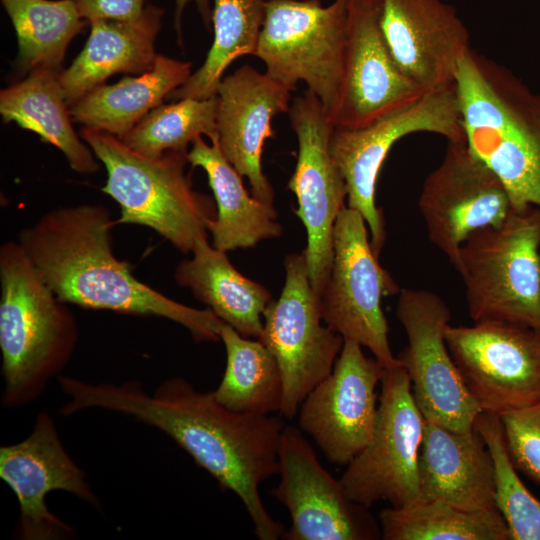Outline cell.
<instances>
[{
	"label": "cell",
	"mask_w": 540,
	"mask_h": 540,
	"mask_svg": "<svg viewBox=\"0 0 540 540\" xmlns=\"http://www.w3.org/2000/svg\"><path fill=\"white\" fill-rule=\"evenodd\" d=\"M348 0H266L254 54L265 72L296 90L301 81L323 104L329 118L340 97L346 46Z\"/></svg>",
	"instance_id": "obj_7"
},
{
	"label": "cell",
	"mask_w": 540,
	"mask_h": 540,
	"mask_svg": "<svg viewBox=\"0 0 540 540\" xmlns=\"http://www.w3.org/2000/svg\"><path fill=\"white\" fill-rule=\"evenodd\" d=\"M116 225L107 208L82 204L54 209L19 234L41 279L63 303L85 309L158 316L185 327L196 341L220 340L210 309L179 303L138 280L112 251Z\"/></svg>",
	"instance_id": "obj_2"
},
{
	"label": "cell",
	"mask_w": 540,
	"mask_h": 540,
	"mask_svg": "<svg viewBox=\"0 0 540 540\" xmlns=\"http://www.w3.org/2000/svg\"><path fill=\"white\" fill-rule=\"evenodd\" d=\"M217 95L184 98L161 104L147 113L120 140L134 151L157 158L168 151L188 153L199 136L216 135Z\"/></svg>",
	"instance_id": "obj_32"
},
{
	"label": "cell",
	"mask_w": 540,
	"mask_h": 540,
	"mask_svg": "<svg viewBox=\"0 0 540 540\" xmlns=\"http://www.w3.org/2000/svg\"><path fill=\"white\" fill-rule=\"evenodd\" d=\"M455 89L469 150L504 184L512 208H540V91L471 49Z\"/></svg>",
	"instance_id": "obj_3"
},
{
	"label": "cell",
	"mask_w": 540,
	"mask_h": 540,
	"mask_svg": "<svg viewBox=\"0 0 540 540\" xmlns=\"http://www.w3.org/2000/svg\"><path fill=\"white\" fill-rule=\"evenodd\" d=\"M291 90L250 65L224 76L216 91L217 143L225 158L246 177L256 198L273 204L274 191L262 169L273 118L288 113Z\"/></svg>",
	"instance_id": "obj_21"
},
{
	"label": "cell",
	"mask_w": 540,
	"mask_h": 540,
	"mask_svg": "<svg viewBox=\"0 0 540 540\" xmlns=\"http://www.w3.org/2000/svg\"><path fill=\"white\" fill-rule=\"evenodd\" d=\"M298 141L288 189L296 196L295 214L307 232L303 250L313 290L321 298L333 261V230L346 206L345 180L330 152L334 126L318 97L309 90L293 98L288 111Z\"/></svg>",
	"instance_id": "obj_13"
},
{
	"label": "cell",
	"mask_w": 540,
	"mask_h": 540,
	"mask_svg": "<svg viewBox=\"0 0 540 540\" xmlns=\"http://www.w3.org/2000/svg\"><path fill=\"white\" fill-rule=\"evenodd\" d=\"M380 24L400 70L424 93L455 84L469 45L456 9L443 0H380Z\"/></svg>",
	"instance_id": "obj_20"
},
{
	"label": "cell",
	"mask_w": 540,
	"mask_h": 540,
	"mask_svg": "<svg viewBox=\"0 0 540 540\" xmlns=\"http://www.w3.org/2000/svg\"><path fill=\"white\" fill-rule=\"evenodd\" d=\"M79 135L106 168L102 191L120 205L116 224L147 226L183 253L207 237L217 211L209 196L193 189L185 173L187 153L150 158L103 131L84 127Z\"/></svg>",
	"instance_id": "obj_5"
},
{
	"label": "cell",
	"mask_w": 540,
	"mask_h": 540,
	"mask_svg": "<svg viewBox=\"0 0 540 540\" xmlns=\"http://www.w3.org/2000/svg\"><path fill=\"white\" fill-rule=\"evenodd\" d=\"M79 14L90 22L95 20H133L144 8L145 0H74Z\"/></svg>",
	"instance_id": "obj_35"
},
{
	"label": "cell",
	"mask_w": 540,
	"mask_h": 540,
	"mask_svg": "<svg viewBox=\"0 0 540 540\" xmlns=\"http://www.w3.org/2000/svg\"><path fill=\"white\" fill-rule=\"evenodd\" d=\"M380 383L372 439L350 461L339 482L350 499L366 508L379 500L407 507L422 501L418 464L424 417L399 362L386 368Z\"/></svg>",
	"instance_id": "obj_9"
},
{
	"label": "cell",
	"mask_w": 540,
	"mask_h": 540,
	"mask_svg": "<svg viewBox=\"0 0 540 540\" xmlns=\"http://www.w3.org/2000/svg\"><path fill=\"white\" fill-rule=\"evenodd\" d=\"M385 370L359 343L344 339L332 372L302 402L299 426L331 463L347 466L372 439Z\"/></svg>",
	"instance_id": "obj_18"
},
{
	"label": "cell",
	"mask_w": 540,
	"mask_h": 540,
	"mask_svg": "<svg viewBox=\"0 0 540 540\" xmlns=\"http://www.w3.org/2000/svg\"><path fill=\"white\" fill-rule=\"evenodd\" d=\"M474 427L492 456L495 505L504 518L510 540H540V500L517 474L506 447L500 416L481 412Z\"/></svg>",
	"instance_id": "obj_33"
},
{
	"label": "cell",
	"mask_w": 540,
	"mask_h": 540,
	"mask_svg": "<svg viewBox=\"0 0 540 540\" xmlns=\"http://www.w3.org/2000/svg\"><path fill=\"white\" fill-rule=\"evenodd\" d=\"M474 322L501 320L540 333V208H512L497 226L472 233L458 264Z\"/></svg>",
	"instance_id": "obj_6"
},
{
	"label": "cell",
	"mask_w": 540,
	"mask_h": 540,
	"mask_svg": "<svg viewBox=\"0 0 540 540\" xmlns=\"http://www.w3.org/2000/svg\"><path fill=\"white\" fill-rule=\"evenodd\" d=\"M280 482L271 494L289 511L286 540H377L380 524L350 499L320 464L302 432L285 426L279 445Z\"/></svg>",
	"instance_id": "obj_17"
},
{
	"label": "cell",
	"mask_w": 540,
	"mask_h": 540,
	"mask_svg": "<svg viewBox=\"0 0 540 540\" xmlns=\"http://www.w3.org/2000/svg\"><path fill=\"white\" fill-rule=\"evenodd\" d=\"M284 266L283 289L265 309L258 339L278 363L283 381L280 413L291 419L332 372L344 338L321 323V299L312 288L304 252L286 256Z\"/></svg>",
	"instance_id": "obj_11"
},
{
	"label": "cell",
	"mask_w": 540,
	"mask_h": 540,
	"mask_svg": "<svg viewBox=\"0 0 540 540\" xmlns=\"http://www.w3.org/2000/svg\"><path fill=\"white\" fill-rule=\"evenodd\" d=\"M379 524L384 540H510L498 509L470 511L440 500L383 509Z\"/></svg>",
	"instance_id": "obj_31"
},
{
	"label": "cell",
	"mask_w": 540,
	"mask_h": 540,
	"mask_svg": "<svg viewBox=\"0 0 540 540\" xmlns=\"http://www.w3.org/2000/svg\"><path fill=\"white\" fill-rule=\"evenodd\" d=\"M418 466L422 500L470 511L497 509L492 456L475 427L460 432L424 418Z\"/></svg>",
	"instance_id": "obj_22"
},
{
	"label": "cell",
	"mask_w": 540,
	"mask_h": 540,
	"mask_svg": "<svg viewBox=\"0 0 540 540\" xmlns=\"http://www.w3.org/2000/svg\"><path fill=\"white\" fill-rule=\"evenodd\" d=\"M333 1V0H332Z\"/></svg>",
	"instance_id": "obj_37"
},
{
	"label": "cell",
	"mask_w": 540,
	"mask_h": 540,
	"mask_svg": "<svg viewBox=\"0 0 540 540\" xmlns=\"http://www.w3.org/2000/svg\"><path fill=\"white\" fill-rule=\"evenodd\" d=\"M16 32L15 71L23 78L45 68L61 72L72 39L89 22L74 0H1Z\"/></svg>",
	"instance_id": "obj_29"
},
{
	"label": "cell",
	"mask_w": 540,
	"mask_h": 540,
	"mask_svg": "<svg viewBox=\"0 0 540 540\" xmlns=\"http://www.w3.org/2000/svg\"><path fill=\"white\" fill-rule=\"evenodd\" d=\"M192 254L177 265L176 282L188 288L239 334L258 339L263 328V313L272 301L270 292L242 275L226 252L211 246L207 237L196 241Z\"/></svg>",
	"instance_id": "obj_25"
},
{
	"label": "cell",
	"mask_w": 540,
	"mask_h": 540,
	"mask_svg": "<svg viewBox=\"0 0 540 540\" xmlns=\"http://www.w3.org/2000/svg\"><path fill=\"white\" fill-rule=\"evenodd\" d=\"M0 348L8 408L35 401L78 341L72 313L41 279L19 242L0 247Z\"/></svg>",
	"instance_id": "obj_4"
},
{
	"label": "cell",
	"mask_w": 540,
	"mask_h": 540,
	"mask_svg": "<svg viewBox=\"0 0 540 540\" xmlns=\"http://www.w3.org/2000/svg\"><path fill=\"white\" fill-rule=\"evenodd\" d=\"M418 207L428 239L456 267L465 240L500 225L512 204L504 184L465 141H447L442 161L423 183Z\"/></svg>",
	"instance_id": "obj_16"
},
{
	"label": "cell",
	"mask_w": 540,
	"mask_h": 540,
	"mask_svg": "<svg viewBox=\"0 0 540 540\" xmlns=\"http://www.w3.org/2000/svg\"><path fill=\"white\" fill-rule=\"evenodd\" d=\"M445 332L461 378L482 412L502 415L540 402V333L501 320Z\"/></svg>",
	"instance_id": "obj_12"
},
{
	"label": "cell",
	"mask_w": 540,
	"mask_h": 540,
	"mask_svg": "<svg viewBox=\"0 0 540 540\" xmlns=\"http://www.w3.org/2000/svg\"><path fill=\"white\" fill-rule=\"evenodd\" d=\"M191 74L190 62L158 54L149 71L86 94L69 108L72 120L121 139Z\"/></svg>",
	"instance_id": "obj_26"
},
{
	"label": "cell",
	"mask_w": 540,
	"mask_h": 540,
	"mask_svg": "<svg viewBox=\"0 0 540 540\" xmlns=\"http://www.w3.org/2000/svg\"><path fill=\"white\" fill-rule=\"evenodd\" d=\"M0 477L18 499L16 532L20 540L76 537L75 528L47 507L46 497L52 491L72 493L101 510L86 474L66 451L54 419L46 411L36 416L27 438L0 447Z\"/></svg>",
	"instance_id": "obj_15"
},
{
	"label": "cell",
	"mask_w": 540,
	"mask_h": 540,
	"mask_svg": "<svg viewBox=\"0 0 540 540\" xmlns=\"http://www.w3.org/2000/svg\"><path fill=\"white\" fill-rule=\"evenodd\" d=\"M380 0H348L343 81L335 128L365 127L424 94L398 67L382 33Z\"/></svg>",
	"instance_id": "obj_19"
},
{
	"label": "cell",
	"mask_w": 540,
	"mask_h": 540,
	"mask_svg": "<svg viewBox=\"0 0 540 540\" xmlns=\"http://www.w3.org/2000/svg\"><path fill=\"white\" fill-rule=\"evenodd\" d=\"M363 216L345 206L333 230V261L321 295L326 325L344 339L368 348L385 368L398 363L388 339L382 309L385 296L400 292L390 273L378 262Z\"/></svg>",
	"instance_id": "obj_10"
},
{
	"label": "cell",
	"mask_w": 540,
	"mask_h": 540,
	"mask_svg": "<svg viewBox=\"0 0 540 540\" xmlns=\"http://www.w3.org/2000/svg\"><path fill=\"white\" fill-rule=\"evenodd\" d=\"M219 336L226 349V368L213 391L216 399L236 412L259 415L280 412L282 375L269 349L259 339L249 340L224 322Z\"/></svg>",
	"instance_id": "obj_28"
},
{
	"label": "cell",
	"mask_w": 540,
	"mask_h": 540,
	"mask_svg": "<svg viewBox=\"0 0 540 540\" xmlns=\"http://www.w3.org/2000/svg\"><path fill=\"white\" fill-rule=\"evenodd\" d=\"M266 0H212L213 42L203 64L166 99H207L216 95L227 68L254 56L265 18Z\"/></svg>",
	"instance_id": "obj_30"
},
{
	"label": "cell",
	"mask_w": 540,
	"mask_h": 540,
	"mask_svg": "<svg viewBox=\"0 0 540 540\" xmlns=\"http://www.w3.org/2000/svg\"><path fill=\"white\" fill-rule=\"evenodd\" d=\"M419 132L435 133L447 141H465L455 84L428 92L365 127L334 128L331 135L330 152L346 183L347 207L363 216L377 257L385 241L384 217L375 200L379 172L392 146Z\"/></svg>",
	"instance_id": "obj_8"
},
{
	"label": "cell",
	"mask_w": 540,
	"mask_h": 540,
	"mask_svg": "<svg viewBox=\"0 0 540 540\" xmlns=\"http://www.w3.org/2000/svg\"><path fill=\"white\" fill-rule=\"evenodd\" d=\"M59 75V71L40 68L2 89L0 113L5 123L14 122L58 148L74 171L92 174L99 163L73 129Z\"/></svg>",
	"instance_id": "obj_27"
},
{
	"label": "cell",
	"mask_w": 540,
	"mask_h": 540,
	"mask_svg": "<svg viewBox=\"0 0 540 540\" xmlns=\"http://www.w3.org/2000/svg\"><path fill=\"white\" fill-rule=\"evenodd\" d=\"M396 317L408 345L398 355L406 370L414 400L423 417L455 431L474 429L482 412L466 388L449 352L445 332L451 312L434 292L402 288Z\"/></svg>",
	"instance_id": "obj_14"
},
{
	"label": "cell",
	"mask_w": 540,
	"mask_h": 540,
	"mask_svg": "<svg viewBox=\"0 0 540 540\" xmlns=\"http://www.w3.org/2000/svg\"><path fill=\"white\" fill-rule=\"evenodd\" d=\"M211 144L197 137L187 153L193 167H201L207 174L217 213L208 222L207 230L213 246L227 252L254 247L258 242L279 237L282 226L273 204L266 203L249 192L242 176L225 158L217 143V133Z\"/></svg>",
	"instance_id": "obj_24"
},
{
	"label": "cell",
	"mask_w": 540,
	"mask_h": 540,
	"mask_svg": "<svg viewBox=\"0 0 540 540\" xmlns=\"http://www.w3.org/2000/svg\"><path fill=\"white\" fill-rule=\"evenodd\" d=\"M165 10L147 4L133 20H95L85 46L59 80L68 107L105 84L116 73L139 75L149 71L158 54L155 41Z\"/></svg>",
	"instance_id": "obj_23"
},
{
	"label": "cell",
	"mask_w": 540,
	"mask_h": 540,
	"mask_svg": "<svg viewBox=\"0 0 540 540\" xmlns=\"http://www.w3.org/2000/svg\"><path fill=\"white\" fill-rule=\"evenodd\" d=\"M174 29L177 33L178 43L182 45V19L183 13L187 5L193 3L205 26V29L210 31L212 28V2L211 0H174Z\"/></svg>",
	"instance_id": "obj_36"
},
{
	"label": "cell",
	"mask_w": 540,
	"mask_h": 540,
	"mask_svg": "<svg viewBox=\"0 0 540 540\" xmlns=\"http://www.w3.org/2000/svg\"><path fill=\"white\" fill-rule=\"evenodd\" d=\"M500 419L514 467L540 486V402Z\"/></svg>",
	"instance_id": "obj_34"
},
{
	"label": "cell",
	"mask_w": 540,
	"mask_h": 540,
	"mask_svg": "<svg viewBox=\"0 0 540 540\" xmlns=\"http://www.w3.org/2000/svg\"><path fill=\"white\" fill-rule=\"evenodd\" d=\"M68 400L60 412L69 416L89 408L131 416L172 438L223 489L243 502L260 540H277L284 528L265 508L262 482L279 474V445L284 422L275 416L241 413L222 405L213 391L196 389L172 377L148 393L135 380L122 383L58 379Z\"/></svg>",
	"instance_id": "obj_1"
}]
</instances>
